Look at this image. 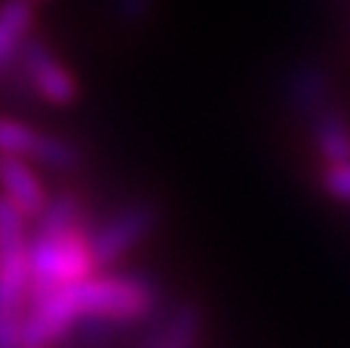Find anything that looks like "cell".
<instances>
[{
    "mask_svg": "<svg viewBox=\"0 0 350 348\" xmlns=\"http://www.w3.org/2000/svg\"><path fill=\"white\" fill-rule=\"evenodd\" d=\"M160 287L139 271L105 269L68 287L31 296L22 324L25 348H53L83 327H133L154 318Z\"/></svg>",
    "mask_w": 350,
    "mask_h": 348,
    "instance_id": "cell-1",
    "label": "cell"
},
{
    "mask_svg": "<svg viewBox=\"0 0 350 348\" xmlns=\"http://www.w3.org/2000/svg\"><path fill=\"white\" fill-rule=\"evenodd\" d=\"M90 228L92 225L71 228V232L31 234V296L68 287V284H77L102 271L96 262V253H92Z\"/></svg>",
    "mask_w": 350,
    "mask_h": 348,
    "instance_id": "cell-2",
    "label": "cell"
},
{
    "mask_svg": "<svg viewBox=\"0 0 350 348\" xmlns=\"http://www.w3.org/2000/svg\"><path fill=\"white\" fill-rule=\"evenodd\" d=\"M12 77L28 96L40 99L43 105H53V108H68L80 99V80L74 68L37 34L22 47Z\"/></svg>",
    "mask_w": 350,
    "mask_h": 348,
    "instance_id": "cell-3",
    "label": "cell"
},
{
    "mask_svg": "<svg viewBox=\"0 0 350 348\" xmlns=\"http://www.w3.org/2000/svg\"><path fill=\"white\" fill-rule=\"evenodd\" d=\"M157 222H160V210L151 201L123 203V207H117L105 219L92 222L90 240H92V253H96L98 269L105 271L120 265L129 253L139 250L151 238Z\"/></svg>",
    "mask_w": 350,
    "mask_h": 348,
    "instance_id": "cell-4",
    "label": "cell"
},
{
    "mask_svg": "<svg viewBox=\"0 0 350 348\" xmlns=\"http://www.w3.org/2000/svg\"><path fill=\"white\" fill-rule=\"evenodd\" d=\"M0 154L25 158L43 170L59 173H74L83 166V151L77 142L59 133H46V129L12 114H0Z\"/></svg>",
    "mask_w": 350,
    "mask_h": 348,
    "instance_id": "cell-5",
    "label": "cell"
},
{
    "mask_svg": "<svg viewBox=\"0 0 350 348\" xmlns=\"http://www.w3.org/2000/svg\"><path fill=\"white\" fill-rule=\"evenodd\" d=\"M0 195L16 203L31 222L43 213V207L53 197L43 176L37 173V164L25 158H10V154H0Z\"/></svg>",
    "mask_w": 350,
    "mask_h": 348,
    "instance_id": "cell-6",
    "label": "cell"
},
{
    "mask_svg": "<svg viewBox=\"0 0 350 348\" xmlns=\"http://www.w3.org/2000/svg\"><path fill=\"white\" fill-rule=\"evenodd\" d=\"M37 0H0V86L10 84L22 47L34 37Z\"/></svg>",
    "mask_w": 350,
    "mask_h": 348,
    "instance_id": "cell-7",
    "label": "cell"
},
{
    "mask_svg": "<svg viewBox=\"0 0 350 348\" xmlns=\"http://www.w3.org/2000/svg\"><path fill=\"white\" fill-rule=\"evenodd\" d=\"M203 339V312L193 302H181L160 314L154 333L142 348H200Z\"/></svg>",
    "mask_w": 350,
    "mask_h": 348,
    "instance_id": "cell-8",
    "label": "cell"
},
{
    "mask_svg": "<svg viewBox=\"0 0 350 348\" xmlns=\"http://www.w3.org/2000/svg\"><path fill=\"white\" fill-rule=\"evenodd\" d=\"M92 225L90 210H86L83 197L71 195H53L49 203L43 207V213L34 219V232H71V228Z\"/></svg>",
    "mask_w": 350,
    "mask_h": 348,
    "instance_id": "cell-9",
    "label": "cell"
},
{
    "mask_svg": "<svg viewBox=\"0 0 350 348\" xmlns=\"http://www.w3.org/2000/svg\"><path fill=\"white\" fill-rule=\"evenodd\" d=\"M320 179H323V191H326L335 203L350 207V160L320 166Z\"/></svg>",
    "mask_w": 350,
    "mask_h": 348,
    "instance_id": "cell-10",
    "label": "cell"
},
{
    "mask_svg": "<svg viewBox=\"0 0 350 348\" xmlns=\"http://www.w3.org/2000/svg\"><path fill=\"white\" fill-rule=\"evenodd\" d=\"M114 12L123 18V22H145L154 10V0H111Z\"/></svg>",
    "mask_w": 350,
    "mask_h": 348,
    "instance_id": "cell-11",
    "label": "cell"
},
{
    "mask_svg": "<svg viewBox=\"0 0 350 348\" xmlns=\"http://www.w3.org/2000/svg\"><path fill=\"white\" fill-rule=\"evenodd\" d=\"M37 3H43V0H37Z\"/></svg>",
    "mask_w": 350,
    "mask_h": 348,
    "instance_id": "cell-12",
    "label": "cell"
}]
</instances>
